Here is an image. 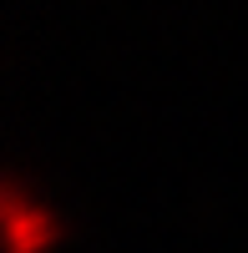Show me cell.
I'll return each instance as SVG.
<instances>
[{"mask_svg": "<svg viewBox=\"0 0 248 253\" xmlns=\"http://www.w3.org/2000/svg\"><path fill=\"white\" fill-rule=\"evenodd\" d=\"M0 218H5V253H56L71 238L61 208L36 193L20 167H10L0 182Z\"/></svg>", "mask_w": 248, "mask_h": 253, "instance_id": "1", "label": "cell"}]
</instances>
